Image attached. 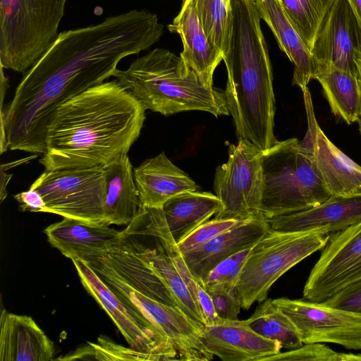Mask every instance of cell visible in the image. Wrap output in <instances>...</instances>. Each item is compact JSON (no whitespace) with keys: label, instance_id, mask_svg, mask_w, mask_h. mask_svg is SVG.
<instances>
[{"label":"cell","instance_id":"f35d334b","mask_svg":"<svg viewBox=\"0 0 361 361\" xmlns=\"http://www.w3.org/2000/svg\"><path fill=\"white\" fill-rule=\"evenodd\" d=\"M12 175L7 174L3 169L1 170V201L2 202L7 195L6 185L11 179Z\"/></svg>","mask_w":361,"mask_h":361},{"label":"cell","instance_id":"ba28073f","mask_svg":"<svg viewBox=\"0 0 361 361\" xmlns=\"http://www.w3.org/2000/svg\"><path fill=\"white\" fill-rule=\"evenodd\" d=\"M331 233L324 229L280 232L269 229L251 248L235 287L242 308L264 301L271 286L286 271L322 250Z\"/></svg>","mask_w":361,"mask_h":361},{"label":"cell","instance_id":"603a6c76","mask_svg":"<svg viewBox=\"0 0 361 361\" xmlns=\"http://www.w3.org/2000/svg\"><path fill=\"white\" fill-rule=\"evenodd\" d=\"M168 29L180 37L182 59L207 85L213 86V75L223 60V53L208 39L190 0H183L178 14Z\"/></svg>","mask_w":361,"mask_h":361},{"label":"cell","instance_id":"4fadbf2b","mask_svg":"<svg viewBox=\"0 0 361 361\" xmlns=\"http://www.w3.org/2000/svg\"><path fill=\"white\" fill-rule=\"evenodd\" d=\"M361 277V220L331 234L303 289L307 300L322 302Z\"/></svg>","mask_w":361,"mask_h":361},{"label":"cell","instance_id":"4dcf8cb0","mask_svg":"<svg viewBox=\"0 0 361 361\" xmlns=\"http://www.w3.org/2000/svg\"><path fill=\"white\" fill-rule=\"evenodd\" d=\"M190 1L208 39L222 51L228 27L231 1L227 0Z\"/></svg>","mask_w":361,"mask_h":361},{"label":"cell","instance_id":"7a4b0ae2","mask_svg":"<svg viewBox=\"0 0 361 361\" xmlns=\"http://www.w3.org/2000/svg\"><path fill=\"white\" fill-rule=\"evenodd\" d=\"M145 110L116 79L89 88L54 113L39 163L47 171L104 166L128 154Z\"/></svg>","mask_w":361,"mask_h":361},{"label":"cell","instance_id":"7402d4cb","mask_svg":"<svg viewBox=\"0 0 361 361\" xmlns=\"http://www.w3.org/2000/svg\"><path fill=\"white\" fill-rule=\"evenodd\" d=\"M133 175L143 207L162 208L173 196L198 188L164 152L144 161L133 169Z\"/></svg>","mask_w":361,"mask_h":361},{"label":"cell","instance_id":"1f68e13d","mask_svg":"<svg viewBox=\"0 0 361 361\" xmlns=\"http://www.w3.org/2000/svg\"><path fill=\"white\" fill-rule=\"evenodd\" d=\"M266 361H361V354L336 352L322 343H311L280 352Z\"/></svg>","mask_w":361,"mask_h":361},{"label":"cell","instance_id":"83f0119b","mask_svg":"<svg viewBox=\"0 0 361 361\" xmlns=\"http://www.w3.org/2000/svg\"><path fill=\"white\" fill-rule=\"evenodd\" d=\"M315 79L322 85L331 112L348 124L358 122L361 92L357 77L326 63H317Z\"/></svg>","mask_w":361,"mask_h":361},{"label":"cell","instance_id":"b9f144b4","mask_svg":"<svg viewBox=\"0 0 361 361\" xmlns=\"http://www.w3.org/2000/svg\"><path fill=\"white\" fill-rule=\"evenodd\" d=\"M358 126H359V131L361 135V109H360V119L358 121Z\"/></svg>","mask_w":361,"mask_h":361},{"label":"cell","instance_id":"74e56055","mask_svg":"<svg viewBox=\"0 0 361 361\" xmlns=\"http://www.w3.org/2000/svg\"><path fill=\"white\" fill-rule=\"evenodd\" d=\"M197 301L205 321L204 325L214 324L221 319L216 312L210 295L200 283L197 287Z\"/></svg>","mask_w":361,"mask_h":361},{"label":"cell","instance_id":"8d00e7d4","mask_svg":"<svg viewBox=\"0 0 361 361\" xmlns=\"http://www.w3.org/2000/svg\"><path fill=\"white\" fill-rule=\"evenodd\" d=\"M13 197L24 212H44L45 211L46 204L42 195L32 188L14 195Z\"/></svg>","mask_w":361,"mask_h":361},{"label":"cell","instance_id":"d4e9b609","mask_svg":"<svg viewBox=\"0 0 361 361\" xmlns=\"http://www.w3.org/2000/svg\"><path fill=\"white\" fill-rule=\"evenodd\" d=\"M106 192L104 216L107 226L128 225L140 209L133 165L128 154H123L103 166Z\"/></svg>","mask_w":361,"mask_h":361},{"label":"cell","instance_id":"f546056e","mask_svg":"<svg viewBox=\"0 0 361 361\" xmlns=\"http://www.w3.org/2000/svg\"><path fill=\"white\" fill-rule=\"evenodd\" d=\"M305 44L312 49L322 23L335 0H279Z\"/></svg>","mask_w":361,"mask_h":361},{"label":"cell","instance_id":"277c9868","mask_svg":"<svg viewBox=\"0 0 361 361\" xmlns=\"http://www.w3.org/2000/svg\"><path fill=\"white\" fill-rule=\"evenodd\" d=\"M113 77L146 110L164 116L188 111L229 114L224 91L207 85L180 56L166 49L149 51Z\"/></svg>","mask_w":361,"mask_h":361},{"label":"cell","instance_id":"d6986e66","mask_svg":"<svg viewBox=\"0 0 361 361\" xmlns=\"http://www.w3.org/2000/svg\"><path fill=\"white\" fill-rule=\"evenodd\" d=\"M49 244L63 255L83 260L86 257L109 250L122 238L123 231L109 226L90 224L63 217L44 230Z\"/></svg>","mask_w":361,"mask_h":361},{"label":"cell","instance_id":"836d02e7","mask_svg":"<svg viewBox=\"0 0 361 361\" xmlns=\"http://www.w3.org/2000/svg\"><path fill=\"white\" fill-rule=\"evenodd\" d=\"M251 248L243 250L219 263L203 281L202 286L206 288L216 284L235 286Z\"/></svg>","mask_w":361,"mask_h":361},{"label":"cell","instance_id":"30bf717a","mask_svg":"<svg viewBox=\"0 0 361 361\" xmlns=\"http://www.w3.org/2000/svg\"><path fill=\"white\" fill-rule=\"evenodd\" d=\"M42 196L44 212L107 226L103 166L45 170L31 185Z\"/></svg>","mask_w":361,"mask_h":361},{"label":"cell","instance_id":"60d3db41","mask_svg":"<svg viewBox=\"0 0 361 361\" xmlns=\"http://www.w3.org/2000/svg\"><path fill=\"white\" fill-rule=\"evenodd\" d=\"M357 82H358V85H359L360 92H361V63L358 66V73H357Z\"/></svg>","mask_w":361,"mask_h":361},{"label":"cell","instance_id":"2e32d148","mask_svg":"<svg viewBox=\"0 0 361 361\" xmlns=\"http://www.w3.org/2000/svg\"><path fill=\"white\" fill-rule=\"evenodd\" d=\"M205 348L223 361H266L281 352V345L249 326L247 319H224L200 330Z\"/></svg>","mask_w":361,"mask_h":361},{"label":"cell","instance_id":"cb8c5ba5","mask_svg":"<svg viewBox=\"0 0 361 361\" xmlns=\"http://www.w3.org/2000/svg\"><path fill=\"white\" fill-rule=\"evenodd\" d=\"M262 20L270 27L278 44L294 65L293 85L302 91L315 79L318 65L310 49L288 18L279 0H255Z\"/></svg>","mask_w":361,"mask_h":361},{"label":"cell","instance_id":"d6a6232c","mask_svg":"<svg viewBox=\"0 0 361 361\" xmlns=\"http://www.w3.org/2000/svg\"><path fill=\"white\" fill-rule=\"evenodd\" d=\"M243 221H244L233 219H214L208 220L198 226L180 243H177L179 250L183 254L199 247L219 235L238 226Z\"/></svg>","mask_w":361,"mask_h":361},{"label":"cell","instance_id":"8fae6325","mask_svg":"<svg viewBox=\"0 0 361 361\" xmlns=\"http://www.w3.org/2000/svg\"><path fill=\"white\" fill-rule=\"evenodd\" d=\"M80 282L106 312L130 347L149 361L179 360L171 342L159 329L133 308L81 259L72 260Z\"/></svg>","mask_w":361,"mask_h":361},{"label":"cell","instance_id":"e0dca14e","mask_svg":"<svg viewBox=\"0 0 361 361\" xmlns=\"http://www.w3.org/2000/svg\"><path fill=\"white\" fill-rule=\"evenodd\" d=\"M269 229L266 219L245 220L204 245L183 253V256L193 277L202 284L209 273L219 263L252 247Z\"/></svg>","mask_w":361,"mask_h":361},{"label":"cell","instance_id":"e575fe53","mask_svg":"<svg viewBox=\"0 0 361 361\" xmlns=\"http://www.w3.org/2000/svg\"><path fill=\"white\" fill-rule=\"evenodd\" d=\"M205 289L210 295L220 318L238 319L242 307L235 286L216 284Z\"/></svg>","mask_w":361,"mask_h":361},{"label":"cell","instance_id":"9a60e30c","mask_svg":"<svg viewBox=\"0 0 361 361\" xmlns=\"http://www.w3.org/2000/svg\"><path fill=\"white\" fill-rule=\"evenodd\" d=\"M312 54L357 76L361 63V23L348 0H335L315 38Z\"/></svg>","mask_w":361,"mask_h":361},{"label":"cell","instance_id":"6da1fadb","mask_svg":"<svg viewBox=\"0 0 361 361\" xmlns=\"http://www.w3.org/2000/svg\"><path fill=\"white\" fill-rule=\"evenodd\" d=\"M158 40L154 22L137 9L59 33L1 108V153L10 149L42 154L48 123L61 104L114 76L123 59Z\"/></svg>","mask_w":361,"mask_h":361},{"label":"cell","instance_id":"484cf974","mask_svg":"<svg viewBox=\"0 0 361 361\" xmlns=\"http://www.w3.org/2000/svg\"><path fill=\"white\" fill-rule=\"evenodd\" d=\"M103 253L122 278L133 288L157 302L178 307L173 294L163 280L123 236L118 244Z\"/></svg>","mask_w":361,"mask_h":361},{"label":"cell","instance_id":"4316f807","mask_svg":"<svg viewBox=\"0 0 361 361\" xmlns=\"http://www.w3.org/2000/svg\"><path fill=\"white\" fill-rule=\"evenodd\" d=\"M220 200L209 192H186L167 200L162 211L175 241L178 243L214 215Z\"/></svg>","mask_w":361,"mask_h":361},{"label":"cell","instance_id":"7bdbcfd3","mask_svg":"<svg viewBox=\"0 0 361 361\" xmlns=\"http://www.w3.org/2000/svg\"><path fill=\"white\" fill-rule=\"evenodd\" d=\"M228 1H231V0H227Z\"/></svg>","mask_w":361,"mask_h":361},{"label":"cell","instance_id":"52a82bcc","mask_svg":"<svg viewBox=\"0 0 361 361\" xmlns=\"http://www.w3.org/2000/svg\"><path fill=\"white\" fill-rule=\"evenodd\" d=\"M122 231L123 239L151 265L178 307L201 330L205 321L189 290L195 279L170 232L162 209L140 207L136 217Z\"/></svg>","mask_w":361,"mask_h":361},{"label":"cell","instance_id":"44dd1931","mask_svg":"<svg viewBox=\"0 0 361 361\" xmlns=\"http://www.w3.org/2000/svg\"><path fill=\"white\" fill-rule=\"evenodd\" d=\"M54 355V343L31 317L1 311V361H51Z\"/></svg>","mask_w":361,"mask_h":361},{"label":"cell","instance_id":"5bb4252c","mask_svg":"<svg viewBox=\"0 0 361 361\" xmlns=\"http://www.w3.org/2000/svg\"><path fill=\"white\" fill-rule=\"evenodd\" d=\"M274 302L290 319L302 343H331L361 350V314L324 302L280 298Z\"/></svg>","mask_w":361,"mask_h":361},{"label":"cell","instance_id":"f1b7e54d","mask_svg":"<svg viewBox=\"0 0 361 361\" xmlns=\"http://www.w3.org/2000/svg\"><path fill=\"white\" fill-rule=\"evenodd\" d=\"M247 321L253 331L279 342L282 348L293 350L303 345L293 322L271 299L263 301Z\"/></svg>","mask_w":361,"mask_h":361},{"label":"cell","instance_id":"7c38bea8","mask_svg":"<svg viewBox=\"0 0 361 361\" xmlns=\"http://www.w3.org/2000/svg\"><path fill=\"white\" fill-rule=\"evenodd\" d=\"M102 279L173 343L180 361L214 358L204 345L200 329L180 309L157 302L130 286L112 264L101 271Z\"/></svg>","mask_w":361,"mask_h":361},{"label":"cell","instance_id":"8992f818","mask_svg":"<svg viewBox=\"0 0 361 361\" xmlns=\"http://www.w3.org/2000/svg\"><path fill=\"white\" fill-rule=\"evenodd\" d=\"M68 0H0V63L25 73L59 35Z\"/></svg>","mask_w":361,"mask_h":361},{"label":"cell","instance_id":"ac0fdd59","mask_svg":"<svg viewBox=\"0 0 361 361\" xmlns=\"http://www.w3.org/2000/svg\"><path fill=\"white\" fill-rule=\"evenodd\" d=\"M271 229L301 232L324 229L334 233L361 220V196L331 197L314 207L266 219Z\"/></svg>","mask_w":361,"mask_h":361},{"label":"cell","instance_id":"3957f363","mask_svg":"<svg viewBox=\"0 0 361 361\" xmlns=\"http://www.w3.org/2000/svg\"><path fill=\"white\" fill-rule=\"evenodd\" d=\"M260 21L255 15H241L231 20L223 61L227 71L224 94L236 136L263 152L277 140L274 133L273 73Z\"/></svg>","mask_w":361,"mask_h":361},{"label":"cell","instance_id":"ffe728a7","mask_svg":"<svg viewBox=\"0 0 361 361\" xmlns=\"http://www.w3.org/2000/svg\"><path fill=\"white\" fill-rule=\"evenodd\" d=\"M308 152L331 197L361 196V166L337 147L319 125Z\"/></svg>","mask_w":361,"mask_h":361},{"label":"cell","instance_id":"ab89813d","mask_svg":"<svg viewBox=\"0 0 361 361\" xmlns=\"http://www.w3.org/2000/svg\"><path fill=\"white\" fill-rule=\"evenodd\" d=\"M361 23V0H348Z\"/></svg>","mask_w":361,"mask_h":361},{"label":"cell","instance_id":"d590c367","mask_svg":"<svg viewBox=\"0 0 361 361\" xmlns=\"http://www.w3.org/2000/svg\"><path fill=\"white\" fill-rule=\"evenodd\" d=\"M322 302L361 314V277L347 284Z\"/></svg>","mask_w":361,"mask_h":361},{"label":"cell","instance_id":"5b68a950","mask_svg":"<svg viewBox=\"0 0 361 361\" xmlns=\"http://www.w3.org/2000/svg\"><path fill=\"white\" fill-rule=\"evenodd\" d=\"M264 219L314 207L331 196L325 188L311 153L296 138L279 141L262 152Z\"/></svg>","mask_w":361,"mask_h":361},{"label":"cell","instance_id":"9c48e42d","mask_svg":"<svg viewBox=\"0 0 361 361\" xmlns=\"http://www.w3.org/2000/svg\"><path fill=\"white\" fill-rule=\"evenodd\" d=\"M262 165V152L248 140L229 145L227 161L216 169L214 189L221 205L214 219H264Z\"/></svg>","mask_w":361,"mask_h":361}]
</instances>
